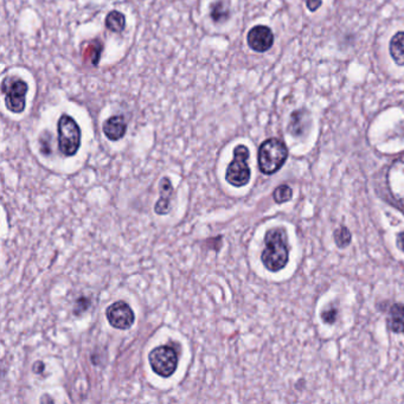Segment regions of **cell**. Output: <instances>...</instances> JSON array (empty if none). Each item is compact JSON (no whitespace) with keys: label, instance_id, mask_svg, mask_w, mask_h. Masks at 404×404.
I'll list each match as a JSON object with an SVG mask.
<instances>
[{"label":"cell","instance_id":"obj_4","mask_svg":"<svg viewBox=\"0 0 404 404\" xmlns=\"http://www.w3.org/2000/svg\"><path fill=\"white\" fill-rule=\"evenodd\" d=\"M249 149L246 145H237L234 149V159L229 164L226 172V182L235 187L247 185L251 180V167L248 165L249 160Z\"/></svg>","mask_w":404,"mask_h":404},{"label":"cell","instance_id":"obj_2","mask_svg":"<svg viewBox=\"0 0 404 404\" xmlns=\"http://www.w3.org/2000/svg\"><path fill=\"white\" fill-rule=\"evenodd\" d=\"M288 158L286 144L278 137H271L261 144L259 149V169L263 174H273L283 167Z\"/></svg>","mask_w":404,"mask_h":404},{"label":"cell","instance_id":"obj_11","mask_svg":"<svg viewBox=\"0 0 404 404\" xmlns=\"http://www.w3.org/2000/svg\"><path fill=\"white\" fill-rule=\"evenodd\" d=\"M174 194V186L170 179L165 177L160 182V199L154 208L158 214H167L170 212V202Z\"/></svg>","mask_w":404,"mask_h":404},{"label":"cell","instance_id":"obj_13","mask_svg":"<svg viewBox=\"0 0 404 404\" xmlns=\"http://www.w3.org/2000/svg\"><path fill=\"white\" fill-rule=\"evenodd\" d=\"M389 51L397 65H404V31L397 33L392 37Z\"/></svg>","mask_w":404,"mask_h":404},{"label":"cell","instance_id":"obj_3","mask_svg":"<svg viewBox=\"0 0 404 404\" xmlns=\"http://www.w3.org/2000/svg\"><path fill=\"white\" fill-rule=\"evenodd\" d=\"M58 149L65 157H73L81 146V128L74 117L62 114L57 122Z\"/></svg>","mask_w":404,"mask_h":404},{"label":"cell","instance_id":"obj_10","mask_svg":"<svg viewBox=\"0 0 404 404\" xmlns=\"http://www.w3.org/2000/svg\"><path fill=\"white\" fill-rule=\"evenodd\" d=\"M103 133L107 139L110 142H119L120 139L125 137L127 132V124H126L125 117L122 115H114L107 119L103 122Z\"/></svg>","mask_w":404,"mask_h":404},{"label":"cell","instance_id":"obj_21","mask_svg":"<svg viewBox=\"0 0 404 404\" xmlns=\"http://www.w3.org/2000/svg\"><path fill=\"white\" fill-rule=\"evenodd\" d=\"M397 243H398V247L401 248V251H404V233L398 236V239H397Z\"/></svg>","mask_w":404,"mask_h":404},{"label":"cell","instance_id":"obj_8","mask_svg":"<svg viewBox=\"0 0 404 404\" xmlns=\"http://www.w3.org/2000/svg\"><path fill=\"white\" fill-rule=\"evenodd\" d=\"M247 43L256 53H266L274 44V33L266 25H256L249 30Z\"/></svg>","mask_w":404,"mask_h":404},{"label":"cell","instance_id":"obj_9","mask_svg":"<svg viewBox=\"0 0 404 404\" xmlns=\"http://www.w3.org/2000/svg\"><path fill=\"white\" fill-rule=\"evenodd\" d=\"M389 190L394 199L404 206V155L394 162L388 171Z\"/></svg>","mask_w":404,"mask_h":404},{"label":"cell","instance_id":"obj_5","mask_svg":"<svg viewBox=\"0 0 404 404\" xmlns=\"http://www.w3.org/2000/svg\"><path fill=\"white\" fill-rule=\"evenodd\" d=\"M3 93L5 94V105L11 113L21 114L26 107V94L28 85L24 80L8 77L3 82Z\"/></svg>","mask_w":404,"mask_h":404},{"label":"cell","instance_id":"obj_20","mask_svg":"<svg viewBox=\"0 0 404 404\" xmlns=\"http://www.w3.org/2000/svg\"><path fill=\"white\" fill-rule=\"evenodd\" d=\"M303 1L306 3V6L311 12H315L323 4V0H303Z\"/></svg>","mask_w":404,"mask_h":404},{"label":"cell","instance_id":"obj_18","mask_svg":"<svg viewBox=\"0 0 404 404\" xmlns=\"http://www.w3.org/2000/svg\"><path fill=\"white\" fill-rule=\"evenodd\" d=\"M335 239L338 247H346L348 243L351 242V233L346 226H340L339 229L335 233Z\"/></svg>","mask_w":404,"mask_h":404},{"label":"cell","instance_id":"obj_15","mask_svg":"<svg viewBox=\"0 0 404 404\" xmlns=\"http://www.w3.org/2000/svg\"><path fill=\"white\" fill-rule=\"evenodd\" d=\"M102 53L101 42L93 41L90 42L85 50H83V58L85 61H90V65L96 67L100 62V56Z\"/></svg>","mask_w":404,"mask_h":404},{"label":"cell","instance_id":"obj_19","mask_svg":"<svg viewBox=\"0 0 404 404\" xmlns=\"http://www.w3.org/2000/svg\"><path fill=\"white\" fill-rule=\"evenodd\" d=\"M337 313H338L337 308H330V310H326V311L323 312L321 318H323V323H335L337 319Z\"/></svg>","mask_w":404,"mask_h":404},{"label":"cell","instance_id":"obj_17","mask_svg":"<svg viewBox=\"0 0 404 404\" xmlns=\"http://www.w3.org/2000/svg\"><path fill=\"white\" fill-rule=\"evenodd\" d=\"M292 194H293V191H292L289 186L280 185L279 187L275 189L273 197H274V201L278 204H283V203L288 202L292 199Z\"/></svg>","mask_w":404,"mask_h":404},{"label":"cell","instance_id":"obj_12","mask_svg":"<svg viewBox=\"0 0 404 404\" xmlns=\"http://www.w3.org/2000/svg\"><path fill=\"white\" fill-rule=\"evenodd\" d=\"M388 328L390 331L395 332V333H403L404 306L402 303H395V305L390 308Z\"/></svg>","mask_w":404,"mask_h":404},{"label":"cell","instance_id":"obj_16","mask_svg":"<svg viewBox=\"0 0 404 404\" xmlns=\"http://www.w3.org/2000/svg\"><path fill=\"white\" fill-rule=\"evenodd\" d=\"M210 16L214 23H222L229 17V10L222 1H219L216 4L211 5Z\"/></svg>","mask_w":404,"mask_h":404},{"label":"cell","instance_id":"obj_7","mask_svg":"<svg viewBox=\"0 0 404 404\" xmlns=\"http://www.w3.org/2000/svg\"><path fill=\"white\" fill-rule=\"evenodd\" d=\"M108 323L117 330H128L135 320V315L128 303L125 301H117L112 303L106 311Z\"/></svg>","mask_w":404,"mask_h":404},{"label":"cell","instance_id":"obj_14","mask_svg":"<svg viewBox=\"0 0 404 404\" xmlns=\"http://www.w3.org/2000/svg\"><path fill=\"white\" fill-rule=\"evenodd\" d=\"M106 28H108L110 31L115 33H120L125 30L126 28V17L124 13L117 10L110 11L105 21Z\"/></svg>","mask_w":404,"mask_h":404},{"label":"cell","instance_id":"obj_6","mask_svg":"<svg viewBox=\"0 0 404 404\" xmlns=\"http://www.w3.org/2000/svg\"><path fill=\"white\" fill-rule=\"evenodd\" d=\"M151 368L158 376L169 378L172 376L178 367V355L171 346L162 345L153 348L149 356Z\"/></svg>","mask_w":404,"mask_h":404},{"label":"cell","instance_id":"obj_1","mask_svg":"<svg viewBox=\"0 0 404 404\" xmlns=\"http://www.w3.org/2000/svg\"><path fill=\"white\" fill-rule=\"evenodd\" d=\"M264 243L266 248L261 255L264 267L274 273L286 267L289 258L286 233L280 228L271 229L266 234Z\"/></svg>","mask_w":404,"mask_h":404}]
</instances>
